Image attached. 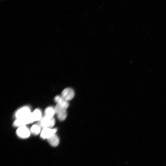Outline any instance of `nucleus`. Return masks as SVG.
Listing matches in <instances>:
<instances>
[{"label":"nucleus","instance_id":"10","mask_svg":"<svg viewBox=\"0 0 166 166\" xmlns=\"http://www.w3.org/2000/svg\"><path fill=\"white\" fill-rule=\"evenodd\" d=\"M41 127L39 124L33 125L30 129L31 133L34 135H38L41 132Z\"/></svg>","mask_w":166,"mask_h":166},{"label":"nucleus","instance_id":"1","mask_svg":"<svg viewBox=\"0 0 166 166\" xmlns=\"http://www.w3.org/2000/svg\"><path fill=\"white\" fill-rule=\"evenodd\" d=\"M32 115V113L28 116L21 119H16L13 123V125L15 127H19L21 126L32 123L34 122Z\"/></svg>","mask_w":166,"mask_h":166},{"label":"nucleus","instance_id":"9","mask_svg":"<svg viewBox=\"0 0 166 166\" xmlns=\"http://www.w3.org/2000/svg\"><path fill=\"white\" fill-rule=\"evenodd\" d=\"M50 145L53 147L57 146L59 143V139L56 134L53 135L47 139Z\"/></svg>","mask_w":166,"mask_h":166},{"label":"nucleus","instance_id":"5","mask_svg":"<svg viewBox=\"0 0 166 166\" xmlns=\"http://www.w3.org/2000/svg\"><path fill=\"white\" fill-rule=\"evenodd\" d=\"M54 109L58 120L61 121L65 120L67 117L66 109L57 104L55 107Z\"/></svg>","mask_w":166,"mask_h":166},{"label":"nucleus","instance_id":"11","mask_svg":"<svg viewBox=\"0 0 166 166\" xmlns=\"http://www.w3.org/2000/svg\"><path fill=\"white\" fill-rule=\"evenodd\" d=\"M45 116L49 117H53L55 113L54 108L49 106L47 107L44 112Z\"/></svg>","mask_w":166,"mask_h":166},{"label":"nucleus","instance_id":"3","mask_svg":"<svg viewBox=\"0 0 166 166\" xmlns=\"http://www.w3.org/2000/svg\"><path fill=\"white\" fill-rule=\"evenodd\" d=\"M16 133L19 138L26 139L30 136L31 132L30 129L25 125H24L18 127L16 130Z\"/></svg>","mask_w":166,"mask_h":166},{"label":"nucleus","instance_id":"4","mask_svg":"<svg viewBox=\"0 0 166 166\" xmlns=\"http://www.w3.org/2000/svg\"><path fill=\"white\" fill-rule=\"evenodd\" d=\"M31 113L29 107L24 106L19 109L15 113L16 119H21L26 117Z\"/></svg>","mask_w":166,"mask_h":166},{"label":"nucleus","instance_id":"2","mask_svg":"<svg viewBox=\"0 0 166 166\" xmlns=\"http://www.w3.org/2000/svg\"><path fill=\"white\" fill-rule=\"evenodd\" d=\"M40 121L39 124L43 128H52L55 124V120L53 117H49L45 116Z\"/></svg>","mask_w":166,"mask_h":166},{"label":"nucleus","instance_id":"8","mask_svg":"<svg viewBox=\"0 0 166 166\" xmlns=\"http://www.w3.org/2000/svg\"><path fill=\"white\" fill-rule=\"evenodd\" d=\"M55 101L58 105L62 108L66 109L69 106L68 102L64 99L61 96H57L54 98Z\"/></svg>","mask_w":166,"mask_h":166},{"label":"nucleus","instance_id":"6","mask_svg":"<svg viewBox=\"0 0 166 166\" xmlns=\"http://www.w3.org/2000/svg\"><path fill=\"white\" fill-rule=\"evenodd\" d=\"M57 131L56 128H43L40 133V137L43 139H48L55 134Z\"/></svg>","mask_w":166,"mask_h":166},{"label":"nucleus","instance_id":"12","mask_svg":"<svg viewBox=\"0 0 166 166\" xmlns=\"http://www.w3.org/2000/svg\"><path fill=\"white\" fill-rule=\"evenodd\" d=\"M32 115L34 121H39L42 119V112L39 109H35L32 113Z\"/></svg>","mask_w":166,"mask_h":166},{"label":"nucleus","instance_id":"7","mask_svg":"<svg viewBox=\"0 0 166 166\" xmlns=\"http://www.w3.org/2000/svg\"><path fill=\"white\" fill-rule=\"evenodd\" d=\"M74 92L73 89L70 88H67L62 91L61 96L68 101L74 97Z\"/></svg>","mask_w":166,"mask_h":166}]
</instances>
